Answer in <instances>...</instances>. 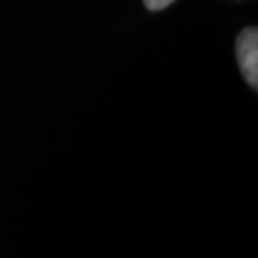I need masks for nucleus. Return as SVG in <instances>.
<instances>
[{
  "label": "nucleus",
  "mask_w": 258,
  "mask_h": 258,
  "mask_svg": "<svg viewBox=\"0 0 258 258\" xmlns=\"http://www.w3.org/2000/svg\"><path fill=\"white\" fill-rule=\"evenodd\" d=\"M236 59L243 72L246 82L256 89L258 87V30L248 27L236 39Z\"/></svg>",
  "instance_id": "obj_1"
},
{
  "label": "nucleus",
  "mask_w": 258,
  "mask_h": 258,
  "mask_svg": "<svg viewBox=\"0 0 258 258\" xmlns=\"http://www.w3.org/2000/svg\"><path fill=\"white\" fill-rule=\"evenodd\" d=\"M143 2L149 10H161L168 7V5H171L174 0H143Z\"/></svg>",
  "instance_id": "obj_2"
}]
</instances>
